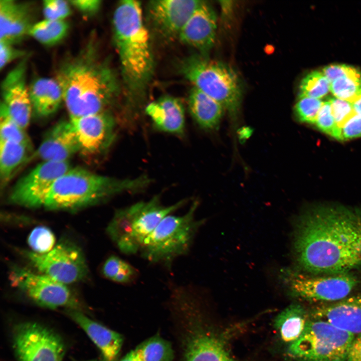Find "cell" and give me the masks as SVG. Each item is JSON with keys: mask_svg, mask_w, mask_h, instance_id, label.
<instances>
[{"mask_svg": "<svg viewBox=\"0 0 361 361\" xmlns=\"http://www.w3.org/2000/svg\"><path fill=\"white\" fill-rule=\"evenodd\" d=\"M29 91L33 110L39 116L52 115L63 101L62 90L56 79L38 78L31 84Z\"/></svg>", "mask_w": 361, "mask_h": 361, "instance_id": "cb8c5ba5", "label": "cell"}, {"mask_svg": "<svg viewBox=\"0 0 361 361\" xmlns=\"http://www.w3.org/2000/svg\"><path fill=\"white\" fill-rule=\"evenodd\" d=\"M312 319L328 322L354 335L361 334V294L317 306Z\"/></svg>", "mask_w": 361, "mask_h": 361, "instance_id": "d6986e66", "label": "cell"}, {"mask_svg": "<svg viewBox=\"0 0 361 361\" xmlns=\"http://www.w3.org/2000/svg\"><path fill=\"white\" fill-rule=\"evenodd\" d=\"M54 233L48 227L41 226L35 228L29 235L28 243L33 252L43 254L51 251L55 246Z\"/></svg>", "mask_w": 361, "mask_h": 361, "instance_id": "836d02e7", "label": "cell"}, {"mask_svg": "<svg viewBox=\"0 0 361 361\" xmlns=\"http://www.w3.org/2000/svg\"><path fill=\"white\" fill-rule=\"evenodd\" d=\"M188 102L192 116L202 128L218 127L225 110L219 102L195 87L189 93Z\"/></svg>", "mask_w": 361, "mask_h": 361, "instance_id": "d4e9b609", "label": "cell"}, {"mask_svg": "<svg viewBox=\"0 0 361 361\" xmlns=\"http://www.w3.org/2000/svg\"><path fill=\"white\" fill-rule=\"evenodd\" d=\"M135 349L142 361H172L174 357L170 342L158 335L145 340Z\"/></svg>", "mask_w": 361, "mask_h": 361, "instance_id": "f546056e", "label": "cell"}, {"mask_svg": "<svg viewBox=\"0 0 361 361\" xmlns=\"http://www.w3.org/2000/svg\"><path fill=\"white\" fill-rule=\"evenodd\" d=\"M331 111L338 128L341 131L344 124L354 114L352 103L335 97L329 98Z\"/></svg>", "mask_w": 361, "mask_h": 361, "instance_id": "8d00e7d4", "label": "cell"}, {"mask_svg": "<svg viewBox=\"0 0 361 361\" xmlns=\"http://www.w3.org/2000/svg\"><path fill=\"white\" fill-rule=\"evenodd\" d=\"M66 313L100 349L105 360L113 361L122 346V336L92 320L79 310L68 309Z\"/></svg>", "mask_w": 361, "mask_h": 361, "instance_id": "44dd1931", "label": "cell"}, {"mask_svg": "<svg viewBox=\"0 0 361 361\" xmlns=\"http://www.w3.org/2000/svg\"><path fill=\"white\" fill-rule=\"evenodd\" d=\"M323 103L321 99L307 97H298L294 106L296 116L301 122L314 125Z\"/></svg>", "mask_w": 361, "mask_h": 361, "instance_id": "e575fe53", "label": "cell"}, {"mask_svg": "<svg viewBox=\"0 0 361 361\" xmlns=\"http://www.w3.org/2000/svg\"><path fill=\"white\" fill-rule=\"evenodd\" d=\"M352 103L355 113L361 116V97Z\"/></svg>", "mask_w": 361, "mask_h": 361, "instance_id": "f6af8a7d", "label": "cell"}, {"mask_svg": "<svg viewBox=\"0 0 361 361\" xmlns=\"http://www.w3.org/2000/svg\"><path fill=\"white\" fill-rule=\"evenodd\" d=\"M330 92L334 97L354 102L361 97V72L338 78L330 83Z\"/></svg>", "mask_w": 361, "mask_h": 361, "instance_id": "4dcf8cb0", "label": "cell"}, {"mask_svg": "<svg viewBox=\"0 0 361 361\" xmlns=\"http://www.w3.org/2000/svg\"><path fill=\"white\" fill-rule=\"evenodd\" d=\"M120 361H142L136 349L128 352Z\"/></svg>", "mask_w": 361, "mask_h": 361, "instance_id": "ee69618b", "label": "cell"}, {"mask_svg": "<svg viewBox=\"0 0 361 361\" xmlns=\"http://www.w3.org/2000/svg\"><path fill=\"white\" fill-rule=\"evenodd\" d=\"M293 250L303 272L348 273L361 266V209L322 205L304 211L294 226Z\"/></svg>", "mask_w": 361, "mask_h": 361, "instance_id": "6da1fadb", "label": "cell"}, {"mask_svg": "<svg viewBox=\"0 0 361 361\" xmlns=\"http://www.w3.org/2000/svg\"><path fill=\"white\" fill-rule=\"evenodd\" d=\"M103 276L113 282L128 284L134 282L138 272L132 265L116 255L109 256L102 267Z\"/></svg>", "mask_w": 361, "mask_h": 361, "instance_id": "f1b7e54d", "label": "cell"}, {"mask_svg": "<svg viewBox=\"0 0 361 361\" xmlns=\"http://www.w3.org/2000/svg\"><path fill=\"white\" fill-rule=\"evenodd\" d=\"M86 361H96V360H86Z\"/></svg>", "mask_w": 361, "mask_h": 361, "instance_id": "bcb514c9", "label": "cell"}, {"mask_svg": "<svg viewBox=\"0 0 361 361\" xmlns=\"http://www.w3.org/2000/svg\"><path fill=\"white\" fill-rule=\"evenodd\" d=\"M80 146L77 137L71 121H61L46 133L38 149L31 158L42 161H69Z\"/></svg>", "mask_w": 361, "mask_h": 361, "instance_id": "ac0fdd59", "label": "cell"}, {"mask_svg": "<svg viewBox=\"0 0 361 361\" xmlns=\"http://www.w3.org/2000/svg\"><path fill=\"white\" fill-rule=\"evenodd\" d=\"M202 1L155 0L147 6V17L153 31L161 39H178L184 25Z\"/></svg>", "mask_w": 361, "mask_h": 361, "instance_id": "5bb4252c", "label": "cell"}, {"mask_svg": "<svg viewBox=\"0 0 361 361\" xmlns=\"http://www.w3.org/2000/svg\"><path fill=\"white\" fill-rule=\"evenodd\" d=\"M145 112L160 130L179 135L184 132L185 109L177 98L168 95L161 97L149 103Z\"/></svg>", "mask_w": 361, "mask_h": 361, "instance_id": "7402d4cb", "label": "cell"}, {"mask_svg": "<svg viewBox=\"0 0 361 361\" xmlns=\"http://www.w3.org/2000/svg\"><path fill=\"white\" fill-rule=\"evenodd\" d=\"M56 79L70 118L109 112L119 92L115 72L92 44L64 60Z\"/></svg>", "mask_w": 361, "mask_h": 361, "instance_id": "7a4b0ae2", "label": "cell"}, {"mask_svg": "<svg viewBox=\"0 0 361 361\" xmlns=\"http://www.w3.org/2000/svg\"><path fill=\"white\" fill-rule=\"evenodd\" d=\"M26 60L23 59L10 71L1 85V104L12 118L26 130L32 112L29 88L26 84Z\"/></svg>", "mask_w": 361, "mask_h": 361, "instance_id": "2e32d148", "label": "cell"}, {"mask_svg": "<svg viewBox=\"0 0 361 361\" xmlns=\"http://www.w3.org/2000/svg\"><path fill=\"white\" fill-rule=\"evenodd\" d=\"M13 347L18 361H62L65 347L53 330L34 322L17 324L12 333Z\"/></svg>", "mask_w": 361, "mask_h": 361, "instance_id": "8fae6325", "label": "cell"}, {"mask_svg": "<svg viewBox=\"0 0 361 361\" xmlns=\"http://www.w3.org/2000/svg\"><path fill=\"white\" fill-rule=\"evenodd\" d=\"M32 4L14 0L0 1V41L13 45L28 35L33 23Z\"/></svg>", "mask_w": 361, "mask_h": 361, "instance_id": "ffe728a7", "label": "cell"}, {"mask_svg": "<svg viewBox=\"0 0 361 361\" xmlns=\"http://www.w3.org/2000/svg\"><path fill=\"white\" fill-rule=\"evenodd\" d=\"M184 199L165 206L158 196L116 210L106 228L108 236L123 254L139 252L145 240L161 221L185 205Z\"/></svg>", "mask_w": 361, "mask_h": 361, "instance_id": "5b68a950", "label": "cell"}, {"mask_svg": "<svg viewBox=\"0 0 361 361\" xmlns=\"http://www.w3.org/2000/svg\"><path fill=\"white\" fill-rule=\"evenodd\" d=\"M199 203L194 201L182 216L168 215L145 240L141 256L153 263L170 267L177 257L187 254L205 220H197L195 212Z\"/></svg>", "mask_w": 361, "mask_h": 361, "instance_id": "52a82bcc", "label": "cell"}, {"mask_svg": "<svg viewBox=\"0 0 361 361\" xmlns=\"http://www.w3.org/2000/svg\"><path fill=\"white\" fill-rule=\"evenodd\" d=\"M10 280L13 286L41 306L78 310V302L68 286L48 276L15 266L11 270Z\"/></svg>", "mask_w": 361, "mask_h": 361, "instance_id": "7c38bea8", "label": "cell"}, {"mask_svg": "<svg viewBox=\"0 0 361 361\" xmlns=\"http://www.w3.org/2000/svg\"><path fill=\"white\" fill-rule=\"evenodd\" d=\"M0 140L12 141L32 147L31 140L25 131L10 116L1 103Z\"/></svg>", "mask_w": 361, "mask_h": 361, "instance_id": "d6a6232c", "label": "cell"}, {"mask_svg": "<svg viewBox=\"0 0 361 361\" xmlns=\"http://www.w3.org/2000/svg\"><path fill=\"white\" fill-rule=\"evenodd\" d=\"M32 147L12 141L0 140V178L5 187L22 165L31 159Z\"/></svg>", "mask_w": 361, "mask_h": 361, "instance_id": "484cf974", "label": "cell"}, {"mask_svg": "<svg viewBox=\"0 0 361 361\" xmlns=\"http://www.w3.org/2000/svg\"><path fill=\"white\" fill-rule=\"evenodd\" d=\"M217 19L211 5L202 1L183 28L178 40L202 53L214 45L216 35Z\"/></svg>", "mask_w": 361, "mask_h": 361, "instance_id": "e0dca14e", "label": "cell"}, {"mask_svg": "<svg viewBox=\"0 0 361 361\" xmlns=\"http://www.w3.org/2000/svg\"><path fill=\"white\" fill-rule=\"evenodd\" d=\"M305 308L293 304L282 311L275 320V326L282 340L290 344L302 334L309 320Z\"/></svg>", "mask_w": 361, "mask_h": 361, "instance_id": "4316f807", "label": "cell"}, {"mask_svg": "<svg viewBox=\"0 0 361 361\" xmlns=\"http://www.w3.org/2000/svg\"><path fill=\"white\" fill-rule=\"evenodd\" d=\"M358 70L348 65L331 64L325 66L321 71L331 83L338 78L354 73Z\"/></svg>", "mask_w": 361, "mask_h": 361, "instance_id": "f35d334b", "label": "cell"}, {"mask_svg": "<svg viewBox=\"0 0 361 361\" xmlns=\"http://www.w3.org/2000/svg\"><path fill=\"white\" fill-rule=\"evenodd\" d=\"M361 137V116L352 115L341 128L342 141Z\"/></svg>", "mask_w": 361, "mask_h": 361, "instance_id": "ab89813d", "label": "cell"}, {"mask_svg": "<svg viewBox=\"0 0 361 361\" xmlns=\"http://www.w3.org/2000/svg\"><path fill=\"white\" fill-rule=\"evenodd\" d=\"M104 361H107V360H105Z\"/></svg>", "mask_w": 361, "mask_h": 361, "instance_id": "7dc6e473", "label": "cell"}, {"mask_svg": "<svg viewBox=\"0 0 361 361\" xmlns=\"http://www.w3.org/2000/svg\"><path fill=\"white\" fill-rule=\"evenodd\" d=\"M22 253L40 273L66 285L83 280L88 273L83 252L68 241L60 242L46 254L25 250Z\"/></svg>", "mask_w": 361, "mask_h": 361, "instance_id": "30bf717a", "label": "cell"}, {"mask_svg": "<svg viewBox=\"0 0 361 361\" xmlns=\"http://www.w3.org/2000/svg\"><path fill=\"white\" fill-rule=\"evenodd\" d=\"M314 125L322 132L337 140L342 141L341 131L338 128L333 116L329 99L323 101Z\"/></svg>", "mask_w": 361, "mask_h": 361, "instance_id": "d590c367", "label": "cell"}, {"mask_svg": "<svg viewBox=\"0 0 361 361\" xmlns=\"http://www.w3.org/2000/svg\"><path fill=\"white\" fill-rule=\"evenodd\" d=\"M71 5L85 15H93L100 9L101 1L99 0H77L69 2Z\"/></svg>", "mask_w": 361, "mask_h": 361, "instance_id": "b9f144b4", "label": "cell"}, {"mask_svg": "<svg viewBox=\"0 0 361 361\" xmlns=\"http://www.w3.org/2000/svg\"><path fill=\"white\" fill-rule=\"evenodd\" d=\"M347 361H361V334L355 337L351 346Z\"/></svg>", "mask_w": 361, "mask_h": 361, "instance_id": "7bdbcfd3", "label": "cell"}, {"mask_svg": "<svg viewBox=\"0 0 361 361\" xmlns=\"http://www.w3.org/2000/svg\"><path fill=\"white\" fill-rule=\"evenodd\" d=\"M188 333L184 361H235L213 335L198 329Z\"/></svg>", "mask_w": 361, "mask_h": 361, "instance_id": "603a6c76", "label": "cell"}, {"mask_svg": "<svg viewBox=\"0 0 361 361\" xmlns=\"http://www.w3.org/2000/svg\"><path fill=\"white\" fill-rule=\"evenodd\" d=\"M150 180L145 175L118 178L81 167H71L56 180L43 207L51 210H76L121 193L141 191L148 186Z\"/></svg>", "mask_w": 361, "mask_h": 361, "instance_id": "277c9868", "label": "cell"}, {"mask_svg": "<svg viewBox=\"0 0 361 361\" xmlns=\"http://www.w3.org/2000/svg\"><path fill=\"white\" fill-rule=\"evenodd\" d=\"M281 277L292 296L316 302H333L346 298L359 283L349 272L314 275L285 269Z\"/></svg>", "mask_w": 361, "mask_h": 361, "instance_id": "9c48e42d", "label": "cell"}, {"mask_svg": "<svg viewBox=\"0 0 361 361\" xmlns=\"http://www.w3.org/2000/svg\"><path fill=\"white\" fill-rule=\"evenodd\" d=\"M180 72L197 88L219 102L233 119L239 112L242 88L237 73L228 65L201 55L184 60Z\"/></svg>", "mask_w": 361, "mask_h": 361, "instance_id": "8992f818", "label": "cell"}, {"mask_svg": "<svg viewBox=\"0 0 361 361\" xmlns=\"http://www.w3.org/2000/svg\"><path fill=\"white\" fill-rule=\"evenodd\" d=\"M24 55V53L13 47L9 43L0 41V68L3 69L7 64L18 57Z\"/></svg>", "mask_w": 361, "mask_h": 361, "instance_id": "60d3db41", "label": "cell"}, {"mask_svg": "<svg viewBox=\"0 0 361 361\" xmlns=\"http://www.w3.org/2000/svg\"><path fill=\"white\" fill-rule=\"evenodd\" d=\"M43 12L45 19L64 20L71 14L68 2L63 0H46L43 2Z\"/></svg>", "mask_w": 361, "mask_h": 361, "instance_id": "74e56055", "label": "cell"}, {"mask_svg": "<svg viewBox=\"0 0 361 361\" xmlns=\"http://www.w3.org/2000/svg\"><path fill=\"white\" fill-rule=\"evenodd\" d=\"M68 30L69 24L64 20L45 19L35 23L28 35L42 44L52 46L62 40L67 35Z\"/></svg>", "mask_w": 361, "mask_h": 361, "instance_id": "83f0119b", "label": "cell"}, {"mask_svg": "<svg viewBox=\"0 0 361 361\" xmlns=\"http://www.w3.org/2000/svg\"><path fill=\"white\" fill-rule=\"evenodd\" d=\"M142 12L139 2L122 1L116 7L112 20L114 42L133 106L140 101L154 69L149 33Z\"/></svg>", "mask_w": 361, "mask_h": 361, "instance_id": "3957f363", "label": "cell"}, {"mask_svg": "<svg viewBox=\"0 0 361 361\" xmlns=\"http://www.w3.org/2000/svg\"><path fill=\"white\" fill-rule=\"evenodd\" d=\"M330 91V82L321 71L308 73L301 80L298 97H307L320 99Z\"/></svg>", "mask_w": 361, "mask_h": 361, "instance_id": "1f68e13d", "label": "cell"}, {"mask_svg": "<svg viewBox=\"0 0 361 361\" xmlns=\"http://www.w3.org/2000/svg\"><path fill=\"white\" fill-rule=\"evenodd\" d=\"M70 168L69 161H42L17 182L9 201L29 208L43 207L56 180Z\"/></svg>", "mask_w": 361, "mask_h": 361, "instance_id": "4fadbf2b", "label": "cell"}, {"mask_svg": "<svg viewBox=\"0 0 361 361\" xmlns=\"http://www.w3.org/2000/svg\"><path fill=\"white\" fill-rule=\"evenodd\" d=\"M70 120L77 137L79 152L85 156L101 154L115 137L116 121L109 112L70 118Z\"/></svg>", "mask_w": 361, "mask_h": 361, "instance_id": "9a60e30c", "label": "cell"}, {"mask_svg": "<svg viewBox=\"0 0 361 361\" xmlns=\"http://www.w3.org/2000/svg\"><path fill=\"white\" fill-rule=\"evenodd\" d=\"M355 335L320 320H308L288 353L301 361H347Z\"/></svg>", "mask_w": 361, "mask_h": 361, "instance_id": "ba28073f", "label": "cell"}]
</instances>
